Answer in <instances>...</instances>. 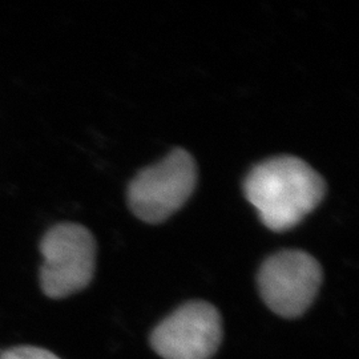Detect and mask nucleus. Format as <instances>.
I'll return each mask as SVG.
<instances>
[{
    "label": "nucleus",
    "instance_id": "obj_1",
    "mask_svg": "<svg viewBox=\"0 0 359 359\" xmlns=\"http://www.w3.org/2000/svg\"><path fill=\"white\" fill-rule=\"evenodd\" d=\"M248 201L270 231H289L321 204V175L294 156L271 157L250 170L244 182Z\"/></svg>",
    "mask_w": 359,
    "mask_h": 359
},
{
    "label": "nucleus",
    "instance_id": "obj_2",
    "mask_svg": "<svg viewBox=\"0 0 359 359\" xmlns=\"http://www.w3.org/2000/svg\"><path fill=\"white\" fill-rule=\"evenodd\" d=\"M40 285L47 297L65 298L90 285L96 265V241L86 226L74 222L52 226L40 243Z\"/></svg>",
    "mask_w": 359,
    "mask_h": 359
},
{
    "label": "nucleus",
    "instance_id": "obj_3",
    "mask_svg": "<svg viewBox=\"0 0 359 359\" xmlns=\"http://www.w3.org/2000/svg\"><path fill=\"white\" fill-rule=\"evenodd\" d=\"M196 184L197 165L192 154L176 148L130 181L129 206L144 222L160 224L185 205Z\"/></svg>",
    "mask_w": 359,
    "mask_h": 359
},
{
    "label": "nucleus",
    "instance_id": "obj_4",
    "mask_svg": "<svg viewBox=\"0 0 359 359\" xmlns=\"http://www.w3.org/2000/svg\"><path fill=\"white\" fill-rule=\"evenodd\" d=\"M321 265L304 250H283L270 256L258 271V289L266 306L283 318L308 311L320 292Z\"/></svg>",
    "mask_w": 359,
    "mask_h": 359
},
{
    "label": "nucleus",
    "instance_id": "obj_5",
    "mask_svg": "<svg viewBox=\"0 0 359 359\" xmlns=\"http://www.w3.org/2000/svg\"><path fill=\"white\" fill-rule=\"evenodd\" d=\"M221 341V316L205 301L184 304L151 334V345L164 359H210Z\"/></svg>",
    "mask_w": 359,
    "mask_h": 359
},
{
    "label": "nucleus",
    "instance_id": "obj_6",
    "mask_svg": "<svg viewBox=\"0 0 359 359\" xmlns=\"http://www.w3.org/2000/svg\"><path fill=\"white\" fill-rule=\"evenodd\" d=\"M0 359H62L51 351L36 346H15L4 350Z\"/></svg>",
    "mask_w": 359,
    "mask_h": 359
}]
</instances>
